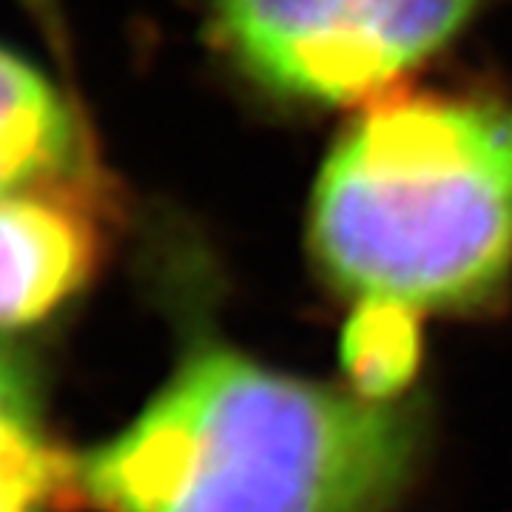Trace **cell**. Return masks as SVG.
Segmentation results:
<instances>
[{
    "mask_svg": "<svg viewBox=\"0 0 512 512\" xmlns=\"http://www.w3.org/2000/svg\"><path fill=\"white\" fill-rule=\"evenodd\" d=\"M111 211L106 171L0 200V336L43 325L89 288Z\"/></svg>",
    "mask_w": 512,
    "mask_h": 512,
    "instance_id": "obj_4",
    "label": "cell"
},
{
    "mask_svg": "<svg viewBox=\"0 0 512 512\" xmlns=\"http://www.w3.org/2000/svg\"><path fill=\"white\" fill-rule=\"evenodd\" d=\"M419 458L413 410L208 342L77 458V490L100 512H387Z\"/></svg>",
    "mask_w": 512,
    "mask_h": 512,
    "instance_id": "obj_1",
    "label": "cell"
},
{
    "mask_svg": "<svg viewBox=\"0 0 512 512\" xmlns=\"http://www.w3.org/2000/svg\"><path fill=\"white\" fill-rule=\"evenodd\" d=\"M421 313L393 302H356L342 333L348 387L370 402H396L421 365Z\"/></svg>",
    "mask_w": 512,
    "mask_h": 512,
    "instance_id": "obj_7",
    "label": "cell"
},
{
    "mask_svg": "<svg viewBox=\"0 0 512 512\" xmlns=\"http://www.w3.org/2000/svg\"><path fill=\"white\" fill-rule=\"evenodd\" d=\"M103 174L77 100L20 49L0 43V200Z\"/></svg>",
    "mask_w": 512,
    "mask_h": 512,
    "instance_id": "obj_5",
    "label": "cell"
},
{
    "mask_svg": "<svg viewBox=\"0 0 512 512\" xmlns=\"http://www.w3.org/2000/svg\"><path fill=\"white\" fill-rule=\"evenodd\" d=\"M308 245L356 302L487 305L512 274V100L390 89L365 103L322 165Z\"/></svg>",
    "mask_w": 512,
    "mask_h": 512,
    "instance_id": "obj_2",
    "label": "cell"
},
{
    "mask_svg": "<svg viewBox=\"0 0 512 512\" xmlns=\"http://www.w3.org/2000/svg\"><path fill=\"white\" fill-rule=\"evenodd\" d=\"M74 501L77 458L52 439L29 365L0 345V512H66Z\"/></svg>",
    "mask_w": 512,
    "mask_h": 512,
    "instance_id": "obj_6",
    "label": "cell"
},
{
    "mask_svg": "<svg viewBox=\"0 0 512 512\" xmlns=\"http://www.w3.org/2000/svg\"><path fill=\"white\" fill-rule=\"evenodd\" d=\"M222 55L296 106H365L456 40L487 0H208Z\"/></svg>",
    "mask_w": 512,
    "mask_h": 512,
    "instance_id": "obj_3",
    "label": "cell"
}]
</instances>
